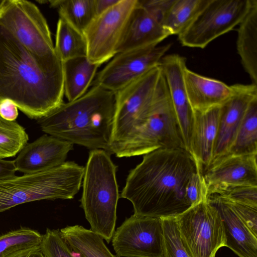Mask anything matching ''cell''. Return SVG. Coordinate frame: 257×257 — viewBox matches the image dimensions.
<instances>
[{
	"mask_svg": "<svg viewBox=\"0 0 257 257\" xmlns=\"http://www.w3.org/2000/svg\"><path fill=\"white\" fill-rule=\"evenodd\" d=\"M199 167L185 149L155 150L144 155L142 161L130 171L120 197L132 203L136 215L177 216L191 207L186 187Z\"/></svg>",
	"mask_w": 257,
	"mask_h": 257,
	"instance_id": "6da1fadb",
	"label": "cell"
},
{
	"mask_svg": "<svg viewBox=\"0 0 257 257\" xmlns=\"http://www.w3.org/2000/svg\"><path fill=\"white\" fill-rule=\"evenodd\" d=\"M63 72L47 66L0 24V102L8 100L40 119L63 101Z\"/></svg>",
	"mask_w": 257,
	"mask_h": 257,
	"instance_id": "7a4b0ae2",
	"label": "cell"
},
{
	"mask_svg": "<svg viewBox=\"0 0 257 257\" xmlns=\"http://www.w3.org/2000/svg\"><path fill=\"white\" fill-rule=\"evenodd\" d=\"M114 109L115 92L92 85L81 97L63 102L38 122L47 134L111 154Z\"/></svg>",
	"mask_w": 257,
	"mask_h": 257,
	"instance_id": "3957f363",
	"label": "cell"
},
{
	"mask_svg": "<svg viewBox=\"0 0 257 257\" xmlns=\"http://www.w3.org/2000/svg\"><path fill=\"white\" fill-rule=\"evenodd\" d=\"M110 154L91 150L84 167L81 206L90 229L109 243L115 231L119 198L117 166Z\"/></svg>",
	"mask_w": 257,
	"mask_h": 257,
	"instance_id": "277c9868",
	"label": "cell"
},
{
	"mask_svg": "<svg viewBox=\"0 0 257 257\" xmlns=\"http://www.w3.org/2000/svg\"><path fill=\"white\" fill-rule=\"evenodd\" d=\"M84 167L74 162L0 181V212L41 200L71 199L81 186Z\"/></svg>",
	"mask_w": 257,
	"mask_h": 257,
	"instance_id": "5b68a950",
	"label": "cell"
},
{
	"mask_svg": "<svg viewBox=\"0 0 257 257\" xmlns=\"http://www.w3.org/2000/svg\"><path fill=\"white\" fill-rule=\"evenodd\" d=\"M161 74L159 65L115 92L111 154L117 156L147 120Z\"/></svg>",
	"mask_w": 257,
	"mask_h": 257,
	"instance_id": "8992f818",
	"label": "cell"
},
{
	"mask_svg": "<svg viewBox=\"0 0 257 257\" xmlns=\"http://www.w3.org/2000/svg\"><path fill=\"white\" fill-rule=\"evenodd\" d=\"M0 24L30 53L49 67L63 72L47 22L34 3L6 0L0 11Z\"/></svg>",
	"mask_w": 257,
	"mask_h": 257,
	"instance_id": "52a82bcc",
	"label": "cell"
},
{
	"mask_svg": "<svg viewBox=\"0 0 257 257\" xmlns=\"http://www.w3.org/2000/svg\"><path fill=\"white\" fill-rule=\"evenodd\" d=\"M172 148L186 149L162 72L149 116L117 157L144 156L158 149Z\"/></svg>",
	"mask_w": 257,
	"mask_h": 257,
	"instance_id": "ba28073f",
	"label": "cell"
},
{
	"mask_svg": "<svg viewBox=\"0 0 257 257\" xmlns=\"http://www.w3.org/2000/svg\"><path fill=\"white\" fill-rule=\"evenodd\" d=\"M176 216L182 242L192 257H215L226 246L222 218L208 197Z\"/></svg>",
	"mask_w": 257,
	"mask_h": 257,
	"instance_id": "9c48e42d",
	"label": "cell"
},
{
	"mask_svg": "<svg viewBox=\"0 0 257 257\" xmlns=\"http://www.w3.org/2000/svg\"><path fill=\"white\" fill-rule=\"evenodd\" d=\"M251 0H208L189 26L180 35L182 46L203 49L238 25Z\"/></svg>",
	"mask_w": 257,
	"mask_h": 257,
	"instance_id": "30bf717a",
	"label": "cell"
},
{
	"mask_svg": "<svg viewBox=\"0 0 257 257\" xmlns=\"http://www.w3.org/2000/svg\"><path fill=\"white\" fill-rule=\"evenodd\" d=\"M138 0H118L96 15L83 34L87 44V57L100 66L118 52Z\"/></svg>",
	"mask_w": 257,
	"mask_h": 257,
	"instance_id": "8fae6325",
	"label": "cell"
},
{
	"mask_svg": "<svg viewBox=\"0 0 257 257\" xmlns=\"http://www.w3.org/2000/svg\"><path fill=\"white\" fill-rule=\"evenodd\" d=\"M171 44L117 53L98 72L91 85L115 92L160 65Z\"/></svg>",
	"mask_w": 257,
	"mask_h": 257,
	"instance_id": "7c38bea8",
	"label": "cell"
},
{
	"mask_svg": "<svg viewBox=\"0 0 257 257\" xmlns=\"http://www.w3.org/2000/svg\"><path fill=\"white\" fill-rule=\"evenodd\" d=\"M111 241L117 257H164L162 219L134 214L117 228Z\"/></svg>",
	"mask_w": 257,
	"mask_h": 257,
	"instance_id": "4fadbf2b",
	"label": "cell"
},
{
	"mask_svg": "<svg viewBox=\"0 0 257 257\" xmlns=\"http://www.w3.org/2000/svg\"><path fill=\"white\" fill-rule=\"evenodd\" d=\"M257 154H227L214 161L203 172L208 196L231 188L257 186Z\"/></svg>",
	"mask_w": 257,
	"mask_h": 257,
	"instance_id": "5bb4252c",
	"label": "cell"
},
{
	"mask_svg": "<svg viewBox=\"0 0 257 257\" xmlns=\"http://www.w3.org/2000/svg\"><path fill=\"white\" fill-rule=\"evenodd\" d=\"M232 86V95L220 106L212 162L229 153L250 103L257 98V85Z\"/></svg>",
	"mask_w": 257,
	"mask_h": 257,
	"instance_id": "9a60e30c",
	"label": "cell"
},
{
	"mask_svg": "<svg viewBox=\"0 0 257 257\" xmlns=\"http://www.w3.org/2000/svg\"><path fill=\"white\" fill-rule=\"evenodd\" d=\"M186 150L189 146L194 119V111L190 103L184 83L186 59L179 54L164 56L160 61Z\"/></svg>",
	"mask_w": 257,
	"mask_h": 257,
	"instance_id": "2e32d148",
	"label": "cell"
},
{
	"mask_svg": "<svg viewBox=\"0 0 257 257\" xmlns=\"http://www.w3.org/2000/svg\"><path fill=\"white\" fill-rule=\"evenodd\" d=\"M73 146L66 141L44 135L20 152L14 160L17 171L28 174L58 167L66 162Z\"/></svg>",
	"mask_w": 257,
	"mask_h": 257,
	"instance_id": "e0dca14e",
	"label": "cell"
},
{
	"mask_svg": "<svg viewBox=\"0 0 257 257\" xmlns=\"http://www.w3.org/2000/svg\"><path fill=\"white\" fill-rule=\"evenodd\" d=\"M209 202L218 211L226 236V247L239 257H257V237L221 196L212 194Z\"/></svg>",
	"mask_w": 257,
	"mask_h": 257,
	"instance_id": "ac0fdd59",
	"label": "cell"
},
{
	"mask_svg": "<svg viewBox=\"0 0 257 257\" xmlns=\"http://www.w3.org/2000/svg\"><path fill=\"white\" fill-rule=\"evenodd\" d=\"M170 34L154 16L138 4L131 17L118 52L154 47Z\"/></svg>",
	"mask_w": 257,
	"mask_h": 257,
	"instance_id": "d6986e66",
	"label": "cell"
},
{
	"mask_svg": "<svg viewBox=\"0 0 257 257\" xmlns=\"http://www.w3.org/2000/svg\"><path fill=\"white\" fill-rule=\"evenodd\" d=\"M184 83L189 100L194 111L202 112L220 106L233 94L232 85L184 70Z\"/></svg>",
	"mask_w": 257,
	"mask_h": 257,
	"instance_id": "ffe728a7",
	"label": "cell"
},
{
	"mask_svg": "<svg viewBox=\"0 0 257 257\" xmlns=\"http://www.w3.org/2000/svg\"><path fill=\"white\" fill-rule=\"evenodd\" d=\"M220 106L194 111L189 153L203 171L211 163L217 133Z\"/></svg>",
	"mask_w": 257,
	"mask_h": 257,
	"instance_id": "44dd1931",
	"label": "cell"
},
{
	"mask_svg": "<svg viewBox=\"0 0 257 257\" xmlns=\"http://www.w3.org/2000/svg\"><path fill=\"white\" fill-rule=\"evenodd\" d=\"M238 25L237 53L251 83L257 85V0H251L247 13Z\"/></svg>",
	"mask_w": 257,
	"mask_h": 257,
	"instance_id": "7402d4cb",
	"label": "cell"
},
{
	"mask_svg": "<svg viewBox=\"0 0 257 257\" xmlns=\"http://www.w3.org/2000/svg\"><path fill=\"white\" fill-rule=\"evenodd\" d=\"M99 66L91 63L87 56L62 62L64 94L68 101L79 98L88 91Z\"/></svg>",
	"mask_w": 257,
	"mask_h": 257,
	"instance_id": "603a6c76",
	"label": "cell"
},
{
	"mask_svg": "<svg viewBox=\"0 0 257 257\" xmlns=\"http://www.w3.org/2000/svg\"><path fill=\"white\" fill-rule=\"evenodd\" d=\"M60 233L76 257H117L90 229L79 225L67 226L61 229Z\"/></svg>",
	"mask_w": 257,
	"mask_h": 257,
	"instance_id": "cb8c5ba5",
	"label": "cell"
},
{
	"mask_svg": "<svg viewBox=\"0 0 257 257\" xmlns=\"http://www.w3.org/2000/svg\"><path fill=\"white\" fill-rule=\"evenodd\" d=\"M54 47L62 62L87 56V44L83 34L60 17L57 25Z\"/></svg>",
	"mask_w": 257,
	"mask_h": 257,
	"instance_id": "d4e9b609",
	"label": "cell"
},
{
	"mask_svg": "<svg viewBox=\"0 0 257 257\" xmlns=\"http://www.w3.org/2000/svg\"><path fill=\"white\" fill-rule=\"evenodd\" d=\"M208 0H174L162 22L165 30L172 35H180L191 23Z\"/></svg>",
	"mask_w": 257,
	"mask_h": 257,
	"instance_id": "484cf974",
	"label": "cell"
},
{
	"mask_svg": "<svg viewBox=\"0 0 257 257\" xmlns=\"http://www.w3.org/2000/svg\"><path fill=\"white\" fill-rule=\"evenodd\" d=\"M48 2L51 7L58 10L60 18L82 33L96 16L94 0H54Z\"/></svg>",
	"mask_w": 257,
	"mask_h": 257,
	"instance_id": "4316f807",
	"label": "cell"
},
{
	"mask_svg": "<svg viewBox=\"0 0 257 257\" xmlns=\"http://www.w3.org/2000/svg\"><path fill=\"white\" fill-rule=\"evenodd\" d=\"M228 154H257V98L250 103Z\"/></svg>",
	"mask_w": 257,
	"mask_h": 257,
	"instance_id": "83f0119b",
	"label": "cell"
},
{
	"mask_svg": "<svg viewBox=\"0 0 257 257\" xmlns=\"http://www.w3.org/2000/svg\"><path fill=\"white\" fill-rule=\"evenodd\" d=\"M25 129L15 120H8L0 115V159L15 156L27 144Z\"/></svg>",
	"mask_w": 257,
	"mask_h": 257,
	"instance_id": "f1b7e54d",
	"label": "cell"
},
{
	"mask_svg": "<svg viewBox=\"0 0 257 257\" xmlns=\"http://www.w3.org/2000/svg\"><path fill=\"white\" fill-rule=\"evenodd\" d=\"M42 238L37 230L25 227L0 235V257L22 249L40 246Z\"/></svg>",
	"mask_w": 257,
	"mask_h": 257,
	"instance_id": "f546056e",
	"label": "cell"
},
{
	"mask_svg": "<svg viewBox=\"0 0 257 257\" xmlns=\"http://www.w3.org/2000/svg\"><path fill=\"white\" fill-rule=\"evenodd\" d=\"M164 235V257H192L184 245L176 216L161 217Z\"/></svg>",
	"mask_w": 257,
	"mask_h": 257,
	"instance_id": "4dcf8cb0",
	"label": "cell"
},
{
	"mask_svg": "<svg viewBox=\"0 0 257 257\" xmlns=\"http://www.w3.org/2000/svg\"><path fill=\"white\" fill-rule=\"evenodd\" d=\"M46 257H76L62 238L60 230L47 228L40 245Z\"/></svg>",
	"mask_w": 257,
	"mask_h": 257,
	"instance_id": "1f68e13d",
	"label": "cell"
},
{
	"mask_svg": "<svg viewBox=\"0 0 257 257\" xmlns=\"http://www.w3.org/2000/svg\"><path fill=\"white\" fill-rule=\"evenodd\" d=\"M186 199L190 206H194L208 197L203 170L199 167L190 179L186 187Z\"/></svg>",
	"mask_w": 257,
	"mask_h": 257,
	"instance_id": "d6a6232c",
	"label": "cell"
},
{
	"mask_svg": "<svg viewBox=\"0 0 257 257\" xmlns=\"http://www.w3.org/2000/svg\"><path fill=\"white\" fill-rule=\"evenodd\" d=\"M217 195L235 202L257 207V186L235 187Z\"/></svg>",
	"mask_w": 257,
	"mask_h": 257,
	"instance_id": "836d02e7",
	"label": "cell"
},
{
	"mask_svg": "<svg viewBox=\"0 0 257 257\" xmlns=\"http://www.w3.org/2000/svg\"><path fill=\"white\" fill-rule=\"evenodd\" d=\"M221 197L228 203L253 235L257 237V207L238 203Z\"/></svg>",
	"mask_w": 257,
	"mask_h": 257,
	"instance_id": "e575fe53",
	"label": "cell"
},
{
	"mask_svg": "<svg viewBox=\"0 0 257 257\" xmlns=\"http://www.w3.org/2000/svg\"><path fill=\"white\" fill-rule=\"evenodd\" d=\"M139 4L162 24L166 12L174 0H138Z\"/></svg>",
	"mask_w": 257,
	"mask_h": 257,
	"instance_id": "d590c367",
	"label": "cell"
},
{
	"mask_svg": "<svg viewBox=\"0 0 257 257\" xmlns=\"http://www.w3.org/2000/svg\"><path fill=\"white\" fill-rule=\"evenodd\" d=\"M0 115L6 120H15L18 115V107L10 100H3L0 102Z\"/></svg>",
	"mask_w": 257,
	"mask_h": 257,
	"instance_id": "8d00e7d4",
	"label": "cell"
},
{
	"mask_svg": "<svg viewBox=\"0 0 257 257\" xmlns=\"http://www.w3.org/2000/svg\"><path fill=\"white\" fill-rule=\"evenodd\" d=\"M16 171L14 161L0 159V181L14 177Z\"/></svg>",
	"mask_w": 257,
	"mask_h": 257,
	"instance_id": "74e56055",
	"label": "cell"
},
{
	"mask_svg": "<svg viewBox=\"0 0 257 257\" xmlns=\"http://www.w3.org/2000/svg\"><path fill=\"white\" fill-rule=\"evenodd\" d=\"M6 257H46L40 246L32 247L15 252Z\"/></svg>",
	"mask_w": 257,
	"mask_h": 257,
	"instance_id": "f35d334b",
	"label": "cell"
},
{
	"mask_svg": "<svg viewBox=\"0 0 257 257\" xmlns=\"http://www.w3.org/2000/svg\"><path fill=\"white\" fill-rule=\"evenodd\" d=\"M118 0H94L96 15H97L115 4Z\"/></svg>",
	"mask_w": 257,
	"mask_h": 257,
	"instance_id": "ab89813d",
	"label": "cell"
},
{
	"mask_svg": "<svg viewBox=\"0 0 257 257\" xmlns=\"http://www.w3.org/2000/svg\"><path fill=\"white\" fill-rule=\"evenodd\" d=\"M6 0H0V11L1 9L2 8Z\"/></svg>",
	"mask_w": 257,
	"mask_h": 257,
	"instance_id": "60d3db41",
	"label": "cell"
}]
</instances>
